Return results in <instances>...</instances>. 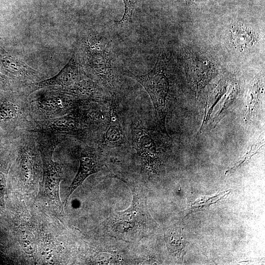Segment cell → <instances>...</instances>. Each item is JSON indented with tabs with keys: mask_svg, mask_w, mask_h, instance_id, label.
<instances>
[{
	"mask_svg": "<svg viewBox=\"0 0 265 265\" xmlns=\"http://www.w3.org/2000/svg\"><path fill=\"white\" fill-rule=\"evenodd\" d=\"M137 0H122L124 5V12L121 19L117 21V24L124 25L132 23L133 12Z\"/></svg>",
	"mask_w": 265,
	"mask_h": 265,
	"instance_id": "cell-18",
	"label": "cell"
},
{
	"mask_svg": "<svg viewBox=\"0 0 265 265\" xmlns=\"http://www.w3.org/2000/svg\"><path fill=\"white\" fill-rule=\"evenodd\" d=\"M102 165L101 158L94 149L88 146L82 148L80 155V166L70 186L66 200L88 176L100 170Z\"/></svg>",
	"mask_w": 265,
	"mask_h": 265,
	"instance_id": "cell-9",
	"label": "cell"
},
{
	"mask_svg": "<svg viewBox=\"0 0 265 265\" xmlns=\"http://www.w3.org/2000/svg\"><path fill=\"white\" fill-rule=\"evenodd\" d=\"M24 109L19 104L7 99L0 101V126L23 119Z\"/></svg>",
	"mask_w": 265,
	"mask_h": 265,
	"instance_id": "cell-13",
	"label": "cell"
},
{
	"mask_svg": "<svg viewBox=\"0 0 265 265\" xmlns=\"http://www.w3.org/2000/svg\"><path fill=\"white\" fill-rule=\"evenodd\" d=\"M198 60L191 62L189 75L196 90L199 91L212 78L214 71L210 62L203 61V59Z\"/></svg>",
	"mask_w": 265,
	"mask_h": 265,
	"instance_id": "cell-12",
	"label": "cell"
},
{
	"mask_svg": "<svg viewBox=\"0 0 265 265\" xmlns=\"http://www.w3.org/2000/svg\"><path fill=\"white\" fill-rule=\"evenodd\" d=\"M80 107L59 117L37 121L28 132L54 135L81 132L88 128L91 118Z\"/></svg>",
	"mask_w": 265,
	"mask_h": 265,
	"instance_id": "cell-5",
	"label": "cell"
},
{
	"mask_svg": "<svg viewBox=\"0 0 265 265\" xmlns=\"http://www.w3.org/2000/svg\"><path fill=\"white\" fill-rule=\"evenodd\" d=\"M87 52L90 66L98 81L113 94L118 86L114 56L110 42L105 36L88 40Z\"/></svg>",
	"mask_w": 265,
	"mask_h": 265,
	"instance_id": "cell-3",
	"label": "cell"
},
{
	"mask_svg": "<svg viewBox=\"0 0 265 265\" xmlns=\"http://www.w3.org/2000/svg\"><path fill=\"white\" fill-rule=\"evenodd\" d=\"M19 239L23 250L27 254H32L35 250L36 243L33 235L26 229H21Z\"/></svg>",
	"mask_w": 265,
	"mask_h": 265,
	"instance_id": "cell-17",
	"label": "cell"
},
{
	"mask_svg": "<svg viewBox=\"0 0 265 265\" xmlns=\"http://www.w3.org/2000/svg\"><path fill=\"white\" fill-rule=\"evenodd\" d=\"M124 143L125 134L112 100L108 123L103 136L102 144L107 146L115 147Z\"/></svg>",
	"mask_w": 265,
	"mask_h": 265,
	"instance_id": "cell-11",
	"label": "cell"
},
{
	"mask_svg": "<svg viewBox=\"0 0 265 265\" xmlns=\"http://www.w3.org/2000/svg\"><path fill=\"white\" fill-rule=\"evenodd\" d=\"M37 140L43 162L45 191L49 199L60 213L63 212L59 190L61 169L53 159V153L58 143L56 135L39 133Z\"/></svg>",
	"mask_w": 265,
	"mask_h": 265,
	"instance_id": "cell-4",
	"label": "cell"
},
{
	"mask_svg": "<svg viewBox=\"0 0 265 265\" xmlns=\"http://www.w3.org/2000/svg\"><path fill=\"white\" fill-rule=\"evenodd\" d=\"M264 145V140H258L253 143L250 147V149L232 167L227 170L225 174L228 172H231L235 171L238 168L248 163L251 159V158L256 155L261 150Z\"/></svg>",
	"mask_w": 265,
	"mask_h": 265,
	"instance_id": "cell-16",
	"label": "cell"
},
{
	"mask_svg": "<svg viewBox=\"0 0 265 265\" xmlns=\"http://www.w3.org/2000/svg\"><path fill=\"white\" fill-rule=\"evenodd\" d=\"M85 103L74 97L60 94H50L36 99L31 104L33 111L41 117L39 120L65 115Z\"/></svg>",
	"mask_w": 265,
	"mask_h": 265,
	"instance_id": "cell-6",
	"label": "cell"
},
{
	"mask_svg": "<svg viewBox=\"0 0 265 265\" xmlns=\"http://www.w3.org/2000/svg\"><path fill=\"white\" fill-rule=\"evenodd\" d=\"M260 80L255 81L247 92L246 101L245 120H251L255 115L260 105L261 99Z\"/></svg>",
	"mask_w": 265,
	"mask_h": 265,
	"instance_id": "cell-15",
	"label": "cell"
},
{
	"mask_svg": "<svg viewBox=\"0 0 265 265\" xmlns=\"http://www.w3.org/2000/svg\"><path fill=\"white\" fill-rule=\"evenodd\" d=\"M186 2L187 5L193 4L197 0H185Z\"/></svg>",
	"mask_w": 265,
	"mask_h": 265,
	"instance_id": "cell-20",
	"label": "cell"
},
{
	"mask_svg": "<svg viewBox=\"0 0 265 265\" xmlns=\"http://www.w3.org/2000/svg\"><path fill=\"white\" fill-rule=\"evenodd\" d=\"M7 78L0 72V83L5 84L7 83Z\"/></svg>",
	"mask_w": 265,
	"mask_h": 265,
	"instance_id": "cell-19",
	"label": "cell"
},
{
	"mask_svg": "<svg viewBox=\"0 0 265 265\" xmlns=\"http://www.w3.org/2000/svg\"><path fill=\"white\" fill-rule=\"evenodd\" d=\"M106 223V231L109 235L132 241L148 234L154 221L147 209L145 197L133 190L132 203L129 208L113 212Z\"/></svg>",
	"mask_w": 265,
	"mask_h": 265,
	"instance_id": "cell-1",
	"label": "cell"
},
{
	"mask_svg": "<svg viewBox=\"0 0 265 265\" xmlns=\"http://www.w3.org/2000/svg\"><path fill=\"white\" fill-rule=\"evenodd\" d=\"M84 80L78 64L73 57L55 76L32 84L37 88L57 85L65 87L67 90H71L79 86Z\"/></svg>",
	"mask_w": 265,
	"mask_h": 265,
	"instance_id": "cell-8",
	"label": "cell"
},
{
	"mask_svg": "<svg viewBox=\"0 0 265 265\" xmlns=\"http://www.w3.org/2000/svg\"><path fill=\"white\" fill-rule=\"evenodd\" d=\"M165 55L159 54L155 66L147 74L136 75L129 71L124 74L138 82L149 95L161 131L167 135L165 121L168 111L170 81L166 73Z\"/></svg>",
	"mask_w": 265,
	"mask_h": 265,
	"instance_id": "cell-2",
	"label": "cell"
},
{
	"mask_svg": "<svg viewBox=\"0 0 265 265\" xmlns=\"http://www.w3.org/2000/svg\"><path fill=\"white\" fill-rule=\"evenodd\" d=\"M0 60L5 71L21 79L39 80V73L0 48Z\"/></svg>",
	"mask_w": 265,
	"mask_h": 265,
	"instance_id": "cell-10",
	"label": "cell"
},
{
	"mask_svg": "<svg viewBox=\"0 0 265 265\" xmlns=\"http://www.w3.org/2000/svg\"><path fill=\"white\" fill-rule=\"evenodd\" d=\"M231 37L237 48L244 49L251 46L255 41L252 30L243 24H236L232 28Z\"/></svg>",
	"mask_w": 265,
	"mask_h": 265,
	"instance_id": "cell-14",
	"label": "cell"
},
{
	"mask_svg": "<svg viewBox=\"0 0 265 265\" xmlns=\"http://www.w3.org/2000/svg\"><path fill=\"white\" fill-rule=\"evenodd\" d=\"M131 130L133 148L143 165L147 169L155 171L159 163V151L152 133L138 120L132 122Z\"/></svg>",
	"mask_w": 265,
	"mask_h": 265,
	"instance_id": "cell-7",
	"label": "cell"
}]
</instances>
